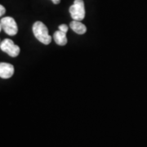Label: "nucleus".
Instances as JSON below:
<instances>
[{
  "instance_id": "obj_3",
  "label": "nucleus",
  "mask_w": 147,
  "mask_h": 147,
  "mask_svg": "<svg viewBox=\"0 0 147 147\" xmlns=\"http://www.w3.org/2000/svg\"><path fill=\"white\" fill-rule=\"evenodd\" d=\"M0 23H1L3 30L5 31L7 34L13 36V35H16L17 34L18 27L16 25V22L12 17H10V16L3 17L1 19Z\"/></svg>"
},
{
  "instance_id": "obj_2",
  "label": "nucleus",
  "mask_w": 147,
  "mask_h": 147,
  "mask_svg": "<svg viewBox=\"0 0 147 147\" xmlns=\"http://www.w3.org/2000/svg\"><path fill=\"white\" fill-rule=\"evenodd\" d=\"M69 13L73 20L81 21L85 16V7L84 0H74V3L69 7Z\"/></svg>"
},
{
  "instance_id": "obj_9",
  "label": "nucleus",
  "mask_w": 147,
  "mask_h": 147,
  "mask_svg": "<svg viewBox=\"0 0 147 147\" xmlns=\"http://www.w3.org/2000/svg\"><path fill=\"white\" fill-rule=\"evenodd\" d=\"M5 11H6L5 7H4L3 5H1V4H0V16H3V15L5 13Z\"/></svg>"
},
{
  "instance_id": "obj_5",
  "label": "nucleus",
  "mask_w": 147,
  "mask_h": 147,
  "mask_svg": "<svg viewBox=\"0 0 147 147\" xmlns=\"http://www.w3.org/2000/svg\"><path fill=\"white\" fill-rule=\"evenodd\" d=\"M14 74V66L9 63H0V78L10 79Z\"/></svg>"
},
{
  "instance_id": "obj_10",
  "label": "nucleus",
  "mask_w": 147,
  "mask_h": 147,
  "mask_svg": "<svg viewBox=\"0 0 147 147\" xmlns=\"http://www.w3.org/2000/svg\"><path fill=\"white\" fill-rule=\"evenodd\" d=\"M52 1H53V3L54 4H58L61 2V0H52Z\"/></svg>"
},
{
  "instance_id": "obj_8",
  "label": "nucleus",
  "mask_w": 147,
  "mask_h": 147,
  "mask_svg": "<svg viewBox=\"0 0 147 147\" xmlns=\"http://www.w3.org/2000/svg\"><path fill=\"white\" fill-rule=\"evenodd\" d=\"M68 30H69L68 26H67L66 25H65V24H63V25H61V26H59V30L64 32V33H67Z\"/></svg>"
},
{
  "instance_id": "obj_7",
  "label": "nucleus",
  "mask_w": 147,
  "mask_h": 147,
  "mask_svg": "<svg viewBox=\"0 0 147 147\" xmlns=\"http://www.w3.org/2000/svg\"><path fill=\"white\" fill-rule=\"evenodd\" d=\"M66 33L58 30L56 31L53 34V38L57 44L60 46H65L67 43V38H66Z\"/></svg>"
},
{
  "instance_id": "obj_11",
  "label": "nucleus",
  "mask_w": 147,
  "mask_h": 147,
  "mask_svg": "<svg viewBox=\"0 0 147 147\" xmlns=\"http://www.w3.org/2000/svg\"><path fill=\"white\" fill-rule=\"evenodd\" d=\"M3 28H2V26H1V23H0V31H1V30H2Z\"/></svg>"
},
{
  "instance_id": "obj_6",
  "label": "nucleus",
  "mask_w": 147,
  "mask_h": 147,
  "mask_svg": "<svg viewBox=\"0 0 147 147\" xmlns=\"http://www.w3.org/2000/svg\"><path fill=\"white\" fill-rule=\"evenodd\" d=\"M69 27L71 28L73 31L78 34H84L87 32V27L85 26L82 22L79 21L74 20L73 21H71L69 24Z\"/></svg>"
},
{
  "instance_id": "obj_1",
  "label": "nucleus",
  "mask_w": 147,
  "mask_h": 147,
  "mask_svg": "<svg viewBox=\"0 0 147 147\" xmlns=\"http://www.w3.org/2000/svg\"><path fill=\"white\" fill-rule=\"evenodd\" d=\"M33 33L37 39L43 44L47 45L52 42V37L48 34L47 26L41 21H36L34 24Z\"/></svg>"
},
{
  "instance_id": "obj_4",
  "label": "nucleus",
  "mask_w": 147,
  "mask_h": 147,
  "mask_svg": "<svg viewBox=\"0 0 147 147\" xmlns=\"http://www.w3.org/2000/svg\"><path fill=\"white\" fill-rule=\"evenodd\" d=\"M0 49L12 57H17L20 53V51H21L19 46L16 45L12 40L8 39V38L4 39L0 43Z\"/></svg>"
}]
</instances>
